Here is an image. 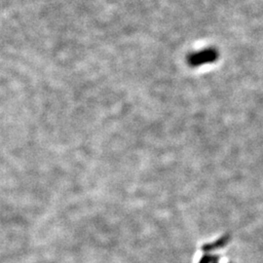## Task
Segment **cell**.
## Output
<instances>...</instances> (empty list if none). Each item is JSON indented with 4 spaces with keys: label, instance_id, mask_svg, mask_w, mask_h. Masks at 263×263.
I'll use <instances>...</instances> for the list:
<instances>
[{
    "label": "cell",
    "instance_id": "1",
    "mask_svg": "<svg viewBox=\"0 0 263 263\" xmlns=\"http://www.w3.org/2000/svg\"><path fill=\"white\" fill-rule=\"evenodd\" d=\"M217 57V52L215 49H206L202 52H198L189 57V63L192 66L202 65L204 63H211L215 61Z\"/></svg>",
    "mask_w": 263,
    "mask_h": 263
}]
</instances>
